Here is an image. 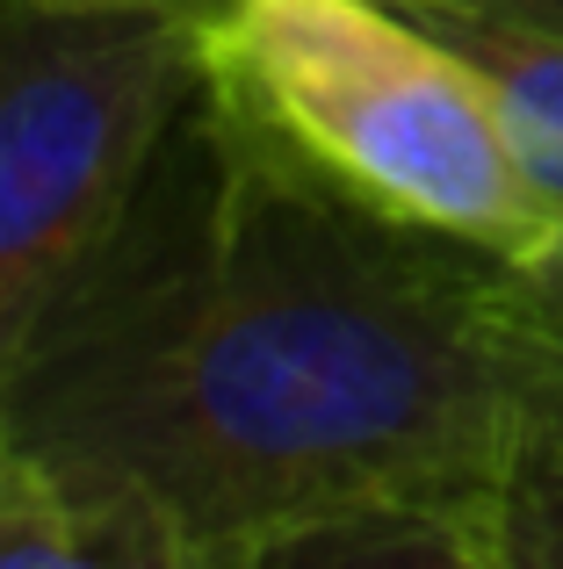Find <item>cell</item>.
I'll return each instance as SVG.
<instances>
[{"label": "cell", "instance_id": "6da1fadb", "mask_svg": "<svg viewBox=\"0 0 563 569\" xmlns=\"http://www.w3.org/2000/svg\"><path fill=\"white\" fill-rule=\"evenodd\" d=\"M542 426H563V238L506 260L397 223L210 80L0 403V440L145 490L210 562L347 505L492 519Z\"/></svg>", "mask_w": 563, "mask_h": 569}, {"label": "cell", "instance_id": "7a4b0ae2", "mask_svg": "<svg viewBox=\"0 0 563 569\" xmlns=\"http://www.w3.org/2000/svg\"><path fill=\"white\" fill-rule=\"evenodd\" d=\"M203 80L239 123L397 223L506 260L563 238L477 72L391 0H203Z\"/></svg>", "mask_w": 563, "mask_h": 569}, {"label": "cell", "instance_id": "3957f363", "mask_svg": "<svg viewBox=\"0 0 563 569\" xmlns=\"http://www.w3.org/2000/svg\"><path fill=\"white\" fill-rule=\"evenodd\" d=\"M203 94V0H0V403L87 252Z\"/></svg>", "mask_w": 563, "mask_h": 569}, {"label": "cell", "instance_id": "277c9868", "mask_svg": "<svg viewBox=\"0 0 563 569\" xmlns=\"http://www.w3.org/2000/svg\"><path fill=\"white\" fill-rule=\"evenodd\" d=\"M0 569H225L145 490L0 440Z\"/></svg>", "mask_w": 563, "mask_h": 569}, {"label": "cell", "instance_id": "5b68a950", "mask_svg": "<svg viewBox=\"0 0 563 569\" xmlns=\"http://www.w3.org/2000/svg\"><path fill=\"white\" fill-rule=\"evenodd\" d=\"M391 8H405L426 37L448 43L477 72V87L492 94L513 152L527 159L535 188L563 217V29L477 8V0H391Z\"/></svg>", "mask_w": 563, "mask_h": 569}, {"label": "cell", "instance_id": "8992f818", "mask_svg": "<svg viewBox=\"0 0 563 569\" xmlns=\"http://www.w3.org/2000/svg\"><path fill=\"white\" fill-rule=\"evenodd\" d=\"M225 569H492L484 519L434 505H347L246 533Z\"/></svg>", "mask_w": 563, "mask_h": 569}, {"label": "cell", "instance_id": "52a82bcc", "mask_svg": "<svg viewBox=\"0 0 563 569\" xmlns=\"http://www.w3.org/2000/svg\"><path fill=\"white\" fill-rule=\"evenodd\" d=\"M492 569H563V426H542L513 455L484 519Z\"/></svg>", "mask_w": 563, "mask_h": 569}, {"label": "cell", "instance_id": "ba28073f", "mask_svg": "<svg viewBox=\"0 0 563 569\" xmlns=\"http://www.w3.org/2000/svg\"><path fill=\"white\" fill-rule=\"evenodd\" d=\"M477 8H498V14H527V22H550V29H563V0H477Z\"/></svg>", "mask_w": 563, "mask_h": 569}, {"label": "cell", "instance_id": "9c48e42d", "mask_svg": "<svg viewBox=\"0 0 563 569\" xmlns=\"http://www.w3.org/2000/svg\"><path fill=\"white\" fill-rule=\"evenodd\" d=\"M8 8H152V0H8Z\"/></svg>", "mask_w": 563, "mask_h": 569}, {"label": "cell", "instance_id": "30bf717a", "mask_svg": "<svg viewBox=\"0 0 563 569\" xmlns=\"http://www.w3.org/2000/svg\"><path fill=\"white\" fill-rule=\"evenodd\" d=\"M484 562H492V556H484Z\"/></svg>", "mask_w": 563, "mask_h": 569}]
</instances>
